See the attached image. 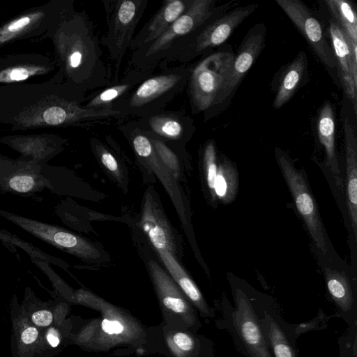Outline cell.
Returning <instances> with one entry per match:
<instances>
[{
    "label": "cell",
    "instance_id": "1",
    "mask_svg": "<svg viewBox=\"0 0 357 357\" xmlns=\"http://www.w3.org/2000/svg\"><path fill=\"white\" fill-rule=\"evenodd\" d=\"M86 95L56 73L45 82L0 85V123L13 131L50 128H89L123 121L121 112L83 107Z\"/></svg>",
    "mask_w": 357,
    "mask_h": 357
},
{
    "label": "cell",
    "instance_id": "2",
    "mask_svg": "<svg viewBox=\"0 0 357 357\" xmlns=\"http://www.w3.org/2000/svg\"><path fill=\"white\" fill-rule=\"evenodd\" d=\"M45 36L51 40L58 75L63 82L86 95L110 83L112 72L102 58L100 41L85 10L70 0Z\"/></svg>",
    "mask_w": 357,
    "mask_h": 357
},
{
    "label": "cell",
    "instance_id": "3",
    "mask_svg": "<svg viewBox=\"0 0 357 357\" xmlns=\"http://www.w3.org/2000/svg\"><path fill=\"white\" fill-rule=\"evenodd\" d=\"M233 3L216 6V0H193L188 10L157 39L132 53L128 70L153 71L176 43L206 22L228 10Z\"/></svg>",
    "mask_w": 357,
    "mask_h": 357
},
{
    "label": "cell",
    "instance_id": "4",
    "mask_svg": "<svg viewBox=\"0 0 357 357\" xmlns=\"http://www.w3.org/2000/svg\"><path fill=\"white\" fill-rule=\"evenodd\" d=\"M234 56L231 46L224 45L191 64L186 88L192 114L202 113L204 121L208 120L217 98L230 75Z\"/></svg>",
    "mask_w": 357,
    "mask_h": 357
},
{
    "label": "cell",
    "instance_id": "5",
    "mask_svg": "<svg viewBox=\"0 0 357 357\" xmlns=\"http://www.w3.org/2000/svg\"><path fill=\"white\" fill-rule=\"evenodd\" d=\"M191 70L190 65L165 68L152 73L137 85L125 98L114 104L113 110L123 112L128 117L137 119L165 109L186 87Z\"/></svg>",
    "mask_w": 357,
    "mask_h": 357
},
{
    "label": "cell",
    "instance_id": "6",
    "mask_svg": "<svg viewBox=\"0 0 357 357\" xmlns=\"http://www.w3.org/2000/svg\"><path fill=\"white\" fill-rule=\"evenodd\" d=\"M258 8V3L238 6L222 13L179 40L160 65L170 62L185 63L205 56L225 44L236 29Z\"/></svg>",
    "mask_w": 357,
    "mask_h": 357
},
{
    "label": "cell",
    "instance_id": "7",
    "mask_svg": "<svg viewBox=\"0 0 357 357\" xmlns=\"http://www.w3.org/2000/svg\"><path fill=\"white\" fill-rule=\"evenodd\" d=\"M107 29L100 43L108 52L114 66V79H119V72L135 31L148 6V0H102Z\"/></svg>",
    "mask_w": 357,
    "mask_h": 357
},
{
    "label": "cell",
    "instance_id": "8",
    "mask_svg": "<svg viewBox=\"0 0 357 357\" xmlns=\"http://www.w3.org/2000/svg\"><path fill=\"white\" fill-rule=\"evenodd\" d=\"M235 307L224 310L229 331L245 357H273L259 317L246 294L236 288Z\"/></svg>",
    "mask_w": 357,
    "mask_h": 357
},
{
    "label": "cell",
    "instance_id": "9",
    "mask_svg": "<svg viewBox=\"0 0 357 357\" xmlns=\"http://www.w3.org/2000/svg\"><path fill=\"white\" fill-rule=\"evenodd\" d=\"M0 215L56 248L88 262L102 261V251L89 241L58 225L0 209Z\"/></svg>",
    "mask_w": 357,
    "mask_h": 357
},
{
    "label": "cell",
    "instance_id": "10",
    "mask_svg": "<svg viewBox=\"0 0 357 357\" xmlns=\"http://www.w3.org/2000/svg\"><path fill=\"white\" fill-rule=\"evenodd\" d=\"M70 1L51 0L1 24L0 47L17 40L45 36L65 11Z\"/></svg>",
    "mask_w": 357,
    "mask_h": 357
},
{
    "label": "cell",
    "instance_id": "11",
    "mask_svg": "<svg viewBox=\"0 0 357 357\" xmlns=\"http://www.w3.org/2000/svg\"><path fill=\"white\" fill-rule=\"evenodd\" d=\"M149 269L167 322L176 329L197 330L200 322L194 308L169 273L153 259Z\"/></svg>",
    "mask_w": 357,
    "mask_h": 357
},
{
    "label": "cell",
    "instance_id": "12",
    "mask_svg": "<svg viewBox=\"0 0 357 357\" xmlns=\"http://www.w3.org/2000/svg\"><path fill=\"white\" fill-rule=\"evenodd\" d=\"M266 36V27L262 22L255 24L246 33L235 54L230 75L217 98L208 120L229 105L243 77L262 52Z\"/></svg>",
    "mask_w": 357,
    "mask_h": 357
},
{
    "label": "cell",
    "instance_id": "13",
    "mask_svg": "<svg viewBox=\"0 0 357 357\" xmlns=\"http://www.w3.org/2000/svg\"><path fill=\"white\" fill-rule=\"evenodd\" d=\"M277 158L298 211L303 218L314 244L325 254L327 247L318 209L305 178L279 149H277Z\"/></svg>",
    "mask_w": 357,
    "mask_h": 357
},
{
    "label": "cell",
    "instance_id": "14",
    "mask_svg": "<svg viewBox=\"0 0 357 357\" xmlns=\"http://www.w3.org/2000/svg\"><path fill=\"white\" fill-rule=\"evenodd\" d=\"M118 128L129 142L138 160L154 172L160 179L175 205L183 224H186L187 219L181 193L170 177V172L160 161L151 139L139 128L135 120L123 122L119 125Z\"/></svg>",
    "mask_w": 357,
    "mask_h": 357
},
{
    "label": "cell",
    "instance_id": "15",
    "mask_svg": "<svg viewBox=\"0 0 357 357\" xmlns=\"http://www.w3.org/2000/svg\"><path fill=\"white\" fill-rule=\"evenodd\" d=\"M275 2L303 36L328 72L331 75L336 72L331 45L320 22L307 6L299 0H275Z\"/></svg>",
    "mask_w": 357,
    "mask_h": 357
},
{
    "label": "cell",
    "instance_id": "16",
    "mask_svg": "<svg viewBox=\"0 0 357 357\" xmlns=\"http://www.w3.org/2000/svg\"><path fill=\"white\" fill-rule=\"evenodd\" d=\"M148 136L175 146H184L194 135L193 119L181 110L162 109L135 120Z\"/></svg>",
    "mask_w": 357,
    "mask_h": 357
},
{
    "label": "cell",
    "instance_id": "17",
    "mask_svg": "<svg viewBox=\"0 0 357 357\" xmlns=\"http://www.w3.org/2000/svg\"><path fill=\"white\" fill-rule=\"evenodd\" d=\"M335 61L337 77L347 98L357 113V47L351 45L342 29L331 17L328 27Z\"/></svg>",
    "mask_w": 357,
    "mask_h": 357
},
{
    "label": "cell",
    "instance_id": "18",
    "mask_svg": "<svg viewBox=\"0 0 357 357\" xmlns=\"http://www.w3.org/2000/svg\"><path fill=\"white\" fill-rule=\"evenodd\" d=\"M55 59L35 52L0 56V85L28 83V80L47 75L56 68Z\"/></svg>",
    "mask_w": 357,
    "mask_h": 357
},
{
    "label": "cell",
    "instance_id": "19",
    "mask_svg": "<svg viewBox=\"0 0 357 357\" xmlns=\"http://www.w3.org/2000/svg\"><path fill=\"white\" fill-rule=\"evenodd\" d=\"M67 142L66 138L53 133L17 134L0 137V143L20 154L18 159L40 165L47 164L60 153Z\"/></svg>",
    "mask_w": 357,
    "mask_h": 357
},
{
    "label": "cell",
    "instance_id": "20",
    "mask_svg": "<svg viewBox=\"0 0 357 357\" xmlns=\"http://www.w3.org/2000/svg\"><path fill=\"white\" fill-rule=\"evenodd\" d=\"M192 1H163L155 14L135 35L129 50L133 52L157 39L188 10Z\"/></svg>",
    "mask_w": 357,
    "mask_h": 357
},
{
    "label": "cell",
    "instance_id": "21",
    "mask_svg": "<svg viewBox=\"0 0 357 357\" xmlns=\"http://www.w3.org/2000/svg\"><path fill=\"white\" fill-rule=\"evenodd\" d=\"M153 72L136 69L127 70L124 76L116 83L110 82L108 85L86 96V101L82 105L89 109H112L114 104L125 98Z\"/></svg>",
    "mask_w": 357,
    "mask_h": 357
},
{
    "label": "cell",
    "instance_id": "22",
    "mask_svg": "<svg viewBox=\"0 0 357 357\" xmlns=\"http://www.w3.org/2000/svg\"><path fill=\"white\" fill-rule=\"evenodd\" d=\"M17 160V167L10 174L0 177V192L26 197L45 189V179L40 173V165Z\"/></svg>",
    "mask_w": 357,
    "mask_h": 357
},
{
    "label": "cell",
    "instance_id": "23",
    "mask_svg": "<svg viewBox=\"0 0 357 357\" xmlns=\"http://www.w3.org/2000/svg\"><path fill=\"white\" fill-rule=\"evenodd\" d=\"M150 193H146L143 202L141 225L155 250L175 251L171 229Z\"/></svg>",
    "mask_w": 357,
    "mask_h": 357
},
{
    "label": "cell",
    "instance_id": "24",
    "mask_svg": "<svg viewBox=\"0 0 357 357\" xmlns=\"http://www.w3.org/2000/svg\"><path fill=\"white\" fill-rule=\"evenodd\" d=\"M308 78V60L304 51H300L294 59L282 68L278 78L273 107L278 109L294 96Z\"/></svg>",
    "mask_w": 357,
    "mask_h": 357
},
{
    "label": "cell",
    "instance_id": "25",
    "mask_svg": "<svg viewBox=\"0 0 357 357\" xmlns=\"http://www.w3.org/2000/svg\"><path fill=\"white\" fill-rule=\"evenodd\" d=\"M346 153L347 201L351 227L357 238V137L351 121L344 119Z\"/></svg>",
    "mask_w": 357,
    "mask_h": 357
},
{
    "label": "cell",
    "instance_id": "26",
    "mask_svg": "<svg viewBox=\"0 0 357 357\" xmlns=\"http://www.w3.org/2000/svg\"><path fill=\"white\" fill-rule=\"evenodd\" d=\"M316 126L319 140L325 149L326 165L335 178L337 187L342 190L343 180L335 150V119L330 101H325L320 107Z\"/></svg>",
    "mask_w": 357,
    "mask_h": 357
},
{
    "label": "cell",
    "instance_id": "27",
    "mask_svg": "<svg viewBox=\"0 0 357 357\" xmlns=\"http://www.w3.org/2000/svg\"><path fill=\"white\" fill-rule=\"evenodd\" d=\"M156 252L169 275L202 316L213 318L214 311L208 307L199 288L180 264L176 255L167 250H159Z\"/></svg>",
    "mask_w": 357,
    "mask_h": 357
},
{
    "label": "cell",
    "instance_id": "28",
    "mask_svg": "<svg viewBox=\"0 0 357 357\" xmlns=\"http://www.w3.org/2000/svg\"><path fill=\"white\" fill-rule=\"evenodd\" d=\"M259 320L268 347L275 357H298L295 346L273 312L263 310Z\"/></svg>",
    "mask_w": 357,
    "mask_h": 357
},
{
    "label": "cell",
    "instance_id": "29",
    "mask_svg": "<svg viewBox=\"0 0 357 357\" xmlns=\"http://www.w3.org/2000/svg\"><path fill=\"white\" fill-rule=\"evenodd\" d=\"M331 18L342 29L352 46L357 47V12L347 0H324Z\"/></svg>",
    "mask_w": 357,
    "mask_h": 357
},
{
    "label": "cell",
    "instance_id": "30",
    "mask_svg": "<svg viewBox=\"0 0 357 357\" xmlns=\"http://www.w3.org/2000/svg\"><path fill=\"white\" fill-rule=\"evenodd\" d=\"M325 278L328 292L342 313H349L354 298L349 281L345 274L331 268L325 269Z\"/></svg>",
    "mask_w": 357,
    "mask_h": 357
},
{
    "label": "cell",
    "instance_id": "31",
    "mask_svg": "<svg viewBox=\"0 0 357 357\" xmlns=\"http://www.w3.org/2000/svg\"><path fill=\"white\" fill-rule=\"evenodd\" d=\"M237 183L234 167L228 160L223 159L218 166L213 193L223 202H230L235 197Z\"/></svg>",
    "mask_w": 357,
    "mask_h": 357
},
{
    "label": "cell",
    "instance_id": "32",
    "mask_svg": "<svg viewBox=\"0 0 357 357\" xmlns=\"http://www.w3.org/2000/svg\"><path fill=\"white\" fill-rule=\"evenodd\" d=\"M0 241L15 254L17 253L15 250L17 246L24 250L32 259L43 260L50 264L52 263L63 268L67 266L62 260L49 255L40 248L24 241L7 230L0 229Z\"/></svg>",
    "mask_w": 357,
    "mask_h": 357
},
{
    "label": "cell",
    "instance_id": "33",
    "mask_svg": "<svg viewBox=\"0 0 357 357\" xmlns=\"http://www.w3.org/2000/svg\"><path fill=\"white\" fill-rule=\"evenodd\" d=\"M169 345L176 355H184V357L195 356L201 351L200 341L185 330L176 329L170 334Z\"/></svg>",
    "mask_w": 357,
    "mask_h": 357
},
{
    "label": "cell",
    "instance_id": "34",
    "mask_svg": "<svg viewBox=\"0 0 357 357\" xmlns=\"http://www.w3.org/2000/svg\"><path fill=\"white\" fill-rule=\"evenodd\" d=\"M148 137L151 139L155 152L162 164L172 174L178 176V173H180V160L176 149L182 146H175L158 139Z\"/></svg>",
    "mask_w": 357,
    "mask_h": 357
},
{
    "label": "cell",
    "instance_id": "35",
    "mask_svg": "<svg viewBox=\"0 0 357 357\" xmlns=\"http://www.w3.org/2000/svg\"><path fill=\"white\" fill-rule=\"evenodd\" d=\"M203 162L206 173L207 183L209 189L213 193L218 165L216 149L213 140L208 141L204 147Z\"/></svg>",
    "mask_w": 357,
    "mask_h": 357
},
{
    "label": "cell",
    "instance_id": "36",
    "mask_svg": "<svg viewBox=\"0 0 357 357\" xmlns=\"http://www.w3.org/2000/svg\"><path fill=\"white\" fill-rule=\"evenodd\" d=\"M101 329L107 335H119L124 331V326L119 320L105 318L101 322Z\"/></svg>",
    "mask_w": 357,
    "mask_h": 357
},
{
    "label": "cell",
    "instance_id": "37",
    "mask_svg": "<svg viewBox=\"0 0 357 357\" xmlns=\"http://www.w3.org/2000/svg\"><path fill=\"white\" fill-rule=\"evenodd\" d=\"M31 321L38 326L45 327L52 324L53 315L52 312L47 310L36 311L31 315Z\"/></svg>",
    "mask_w": 357,
    "mask_h": 357
},
{
    "label": "cell",
    "instance_id": "38",
    "mask_svg": "<svg viewBox=\"0 0 357 357\" xmlns=\"http://www.w3.org/2000/svg\"><path fill=\"white\" fill-rule=\"evenodd\" d=\"M18 163L17 159H13L0 154V177L12 173L17 167Z\"/></svg>",
    "mask_w": 357,
    "mask_h": 357
},
{
    "label": "cell",
    "instance_id": "39",
    "mask_svg": "<svg viewBox=\"0 0 357 357\" xmlns=\"http://www.w3.org/2000/svg\"><path fill=\"white\" fill-rule=\"evenodd\" d=\"M39 335L38 329L32 326L26 327L21 333V340L24 344L34 343Z\"/></svg>",
    "mask_w": 357,
    "mask_h": 357
},
{
    "label": "cell",
    "instance_id": "40",
    "mask_svg": "<svg viewBox=\"0 0 357 357\" xmlns=\"http://www.w3.org/2000/svg\"><path fill=\"white\" fill-rule=\"evenodd\" d=\"M47 340L52 347H56L60 343L59 335L54 330L49 331L47 334Z\"/></svg>",
    "mask_w": 357,
    "mask_h": 357
}]
</instances>
